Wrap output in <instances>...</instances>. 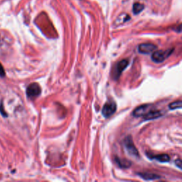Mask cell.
<instances>
[{
    "label": "cell",
    "mask_w": 182,
    "mask_h": 182,
    "mask_svg": "<svg viewBox=\"0 0 182 182\" xmlns=\"http://www.w3.org/2000/svg\"><path fill=\"white\" fill-rule=\"evenodd\" d=\"M41 94V88L37 83H32L26 89V95L29 98H36Z\"/></svg>",
    "instance_id": "5b68a950"
},
{
    "label": "cell",
    "mask_w": 182,
    "mask_h": 182,
    "mask_svg": "<svg viewBox=\"0 0 182 182\" xmlns=\"http://www.w3.org/2000/svg\"><path fill=\"white\" fill-rule=\"evenodd\" d=\"M175 164H176V166L179 167V169H181V165H182V163H181V159H177L176 161L175 162Z\"/></svg>",
    "instance_id": "9a60e30c"
},
{
    "label": "cell",
    "mask_w": 182,
    "mask_h": 182,
    "mask_svg": "<svg viewBox=\"0 0 182 182\" xmlns=\"http://www.w3.org/2000/svg\"><path fill=\"white\" fill-rule=\"evenodd\" d=\"M116 163H117L119 166L121 168H128L131 166V162L128 161V160H125L120 158H116L115 159Z\"/></svg>",
    "instance_id": "8fae6325"
},
{
    "label": "cell",
    "mask_w": 182,
    "mask_h": 182,
    "mask_svg": "<svg viewBox=\"0 0 182 182\" xmlns=\"http://www.w3.org/2000/svg\"><path fill=\"white\" fill-rule=\"evenodd\" d=\"M150 107H151V105H148V104L138 107L133 112V115L135 117H142L143 115H144L149 110H151Z\"/></svg>",
    "instance_id": "52a82bcc"
},
{
    "label": "cell",
    "mask_w": 182,
    "mask_h": 182,
    "mask_svg": "<svg viewBox=\"0 0 182 182\" xmlns=\"http://www.w3.org/2000/svg\"><path fill=\"white\" fill-rule=\"evenodd\" d=\"M174 51V48H169V49L165 51H154L152 55V60L153 61L159 64L164 61L167 58L170 56V55Z\"/></svg>",
    "instance_id": "6da1fadb"
},
{
    "label": "cell",
    "mask_w": 182,
    "mask_h": 182,
    "mask_svg": "<svg viewBox=\"0 0 182 182\" xmlns=\"http://www.w3.org/2000/svg\"><path fill=\"white\" fill-rule=\"evenodd\" d=\"M4 75H5V72H4V70L3 67H2V65L0 64V76L3 77L4 76Z\"/></svg>",
    "instance_id": "5bb4252c"
},
{
    "label": "cell",
    "mask_w": 182,
    "mask_h": 182,
    "mask_svg": "<svg viewBox=\"0 0 182 182\" xmlns=\"http://www.w3.org/2000/svg\"><path fill=\"white\" fill-rule=\"evenodd\" d=\"M162 115V113L159 110H149L147 113L145 114L144 115H143L142 117L145 120H154L159 117H161Z\"/></svg>",
    "instance_id": "ba28073f"
},
{
    "label": "cell",
    "mask_w": 182,
    "mask_h": 182,
    "mask_svg": "<svg viewBox=\"0 0 182 182\" xmlns=\"http://www.w3.org/2000/svg\"><path fill=\"white\" fill-rule=\"evenodd\" d=\"M124 145H125L126 150H127L128 154H129L130 156L135 157V158H139V152H138L137 148L135 147L134 142H133L132 138L131 136H128V137L125 138V141H124Z\"/></svg>",
    "instance_id": "7a4b0ae2"
},
{
    "label": "cell",
    "mask_w": 182,
    "mask_h": 182,
    "mask_svg": "<svg viewBox=\"0 0 182 182\" xmlns=\"http://www.w3.org/2000/svg\"><path fill=\"white\" fill-rule=\"evenodd\" d=\"M138 175H140V177H142V179H144L146 181H152V180H157V179H160V176L157 175L155 174L152 173H139Z\"/></svg>",
    "instance_id": "9c48e42d"
},
{
    "label": "cell",
    "mask_w": 182,
    "mask_h": 182,
    "mask_svg": "<svg viewBox=\"0 0 182 182\" xmlns=\"http://www.w3.org/2000/svg\"><path fill=\"white\" fill-rule=\"evenodd\" d=\"M144 8V5L143 4H140V3H135L133 4V7H132V11L134 14H140V12L143 11V9Z\"/></svg>",
    "instance_id": "7c38bea8"
},
{
    "label": "cell",
    "mask_w": 182,
    "mask_h": 182,
    "mask_svg": "<svg viewBox=\"0 0 182 182\" xmlns=\"http://www.w3.org/2000/svg\"><path fill=\"white\" fill-rule=\"evenodd\" d=\"M152 159H154L157 161L159 162H162V163H165V162H168L170 160V157L168 154H159V155H156V156H154L152 157Z\"/></svg>",
    "instance_id": "30bf717a"
},
{
    "label": "cell",
    "mask_w": 182,
    "mask_h": 182,
    "mask_svg": "<svg viewBox=\"0 0 182 182\" xmlns=\"http://www.w3.org/2000/svg\"><path fill=\"white\" fill-rule=\"evenodd\" d=\"M181 106H182L181 100H178V101L173 102V103L169 104V109H170V110H175V109L181 108Z\"/></svg>",
    "instance_id": "4fadbf2b"
},
{
    "label": "cell",
    "mask_w": 182,
    "mask_h": 182,
    "mask_svg": "<svg viewBox=\"0 0 182 182\" xmlns=\"http://www.w3.org/2000/svg\"><path fill=\"white\" fill-rule=\"evenodd\" d=\"M157 48L156 46L152 44V43H142L138 47V51L140 53H142V54H149L150 53H152L155 51Z\"/></svg>",
    "instance_id": "8992f818"
},
{
    "label": "cell",
    "mask_w": 182,
    "mask_h": 182,
    "mask_svg": "<svg viewBox=\"0 0 182 182\" xmlns=\"http://www.w3.org/2000/svg\"><path fill=\"white\" fill-rule=\"evenodd\" d=\"M117 110V105L115 102L113 100H109L104 105L103 110H102V114L105 118H110L113 115Z\"/></svg>",
    "instance_id": "3957f363"
},
{
    "label": "cell",
    "mask_w": 182,
    "mask_h": 182,
    "mask_svg": "<svg viewBox=\"0 0 182 182\" xmlns=\"http://www.w3.org/2000/svg\"><path fill=\"white\" fill-rule=\"evenodd\" d=\"M129 65V61L127 59H123L118 63V64L115 65V69L113 72V76L115 80H118L120 78L122 73L125 71L126 68Z\"/></svg>",
    "instance_id": "277c9868"
}]
</instances>
